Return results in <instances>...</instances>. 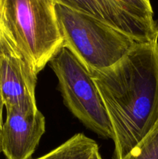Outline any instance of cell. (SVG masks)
<instances>
[{
	"label": "cell",
	"instance_id": "3957f363",
	"mask_svg": "<svg viewBox=\"0 0 158 159\" xmlns=\"http://www.w3.org/2000/svg\"><path fill=\"white\" fill-rule=\"evenodd\" d=\"M63 47L88 68L103 69L115 65L138 42L93 17L55 4Z\"/></svg>",
	"mask_w": 158,
	"mask_h": 159
},
{
	"label": "cell",
	"instance_id": "5b68a950",
	"mask_svg": "<svg viewBox=\"0 0 158 159\" xmlns=\"http://www.w3.org/2000/svg\"><path fill=\"white\" fill-rule=\"evenodd\" d=\"M0 98L6 109L38 110L35 96L37 74L0 32Z\"/></svg>",
	"mask_w": 158,
	"mask_h": 159
},
{
	"label": "cell",
	"instance_id": "30bf717a",
	"mask_svg": "<svg viewBox=\"0 0 158 159\" xmlns=\"http://www.w3.org/2000/svg\"><path fill=\"white\" fill-rule=\"evenodd\" d=\"M127 12L143 21L153 23V10L150 0H115Z\"/></svg>",
	"mask_w": 158,
	"mask_h": 159
},
{
	"label": "cell",
	"instance_id": "4fadbf2b",
	"mask_svg": "<svg viewBox=\"0 0 158 159\" xmlns=\"http://www.w3.org/2000/svg\"><path fill=\"white\" fill-rule=\"evenodd\" d=\"M0 54H1V44H0Z\"/></svg>",
	"mask_w": 158,
	"mask_h": 159
},
{
	"label": "cell",
	"instance_id": "277c9868",
	"mask_svg": "<svg viewBox=\"0 0 158 159\" xmlns=\"http://www.w3.org/2000/svg\"><path fill=\"white\" fill-rule=\"evenodd\" d=\"M68 110L89 130L114 138L111 121L89 70L65 47L49 61Z\"/></svg>",
	"mask_w": 158,
	"mask_h": 159
},
{
	"label": "cell",
	"instance_id": "7a4b0ae2",
	"mask_svg": "<svg viewBox=\"0 0 158 159\" xmlns=\"http://www.w3.org/2000/svg\"><path fill=\"white\" fill-rule=\"evenodd\" d=\"M0 32L37 74L63 47L52 0H0Z\"/></svg>",
	"mask_w": 158,
	"mask_h": 159
},
{
	"label": "cell",
	"instance_id": "ba28073f",
	"mask_svg": "<svg viewBox=\"0 0 158 159\" xmlns=\"http://www.w3.org/2000/svg\"><path fill=\"white\" fill-rule=\"evenodd\" d=\"M99 146L83 134H77L64 144L37 159H89Z\"/></svg>",
	"mask_w": 158,
	"mask_h": 159
},
{
	"label": "cell",
	"instance_id": "8fae6325",
	"mask_svg": "<svg viewBox=\"0 0 158 159\" xmlns=\"http://www.w3.org/2000/svg\"><path fill=\"white\" fill-rule=\"evenodd\" d=\"M89 159H102V157H101L100 154H99V148H97L96 150L94 151V152L92 153V155H91Z\"/></svg>",
	"mask_w": 158,
	"mask_h": 159
},
{
	"label": "cell",
	"instance_id": "7c38bea8",
	"mask_svg": "<svg viewBox=\"0 0 158 159\" xmlns=\"http://www.w3.org/2000/svg\"><path fill=\"white\" fill-rule=\"evenodd\" d=\"M2 127V123L0 122V154H1V152H2V139H1Z\"/></svg>",
	"mask_w": 158,
	"mask_h": 159
},
{
	"label": "cell",
	"instance_id": "52a82bcc",
	"mask_svg": "<svg viewBox=\"0 0 158 159\" xmlns=\"http://www.w3.org/2000/svg\"><path fill=\"white\" fill-rule=\"evenodd\" d=\"M45 132V118L40 111L6 109L1 130L2 149L8 159H29Z\"/></svg>",
	"mask_w": 158,
	"mask_h": 159
},
{
	"label": "cell",
	"instance_id": "6da1fadb",
	"mask_svg": "<svg viewBox=\"0 0 158 159\" xmlns=\"http://www.w3.org/2000/svg\"><path fill=\"white\" fill-rule=\"evenodd\" d=\"M89 71L111 121L115 158L120 159L158 122V40L136 43L115 65Z\"/></svg>",
	"mask_w": 158,
	"mask_h": 159
},
{
	"label": "cell",
	"instance_id": "9c48e42d",
	"mask_svg": "<svg viewBox=\"0 0 158 159\" xmlns=\"http://www.w3.org/2000/svg\"><path fill=\"white\" fill-rule=\"evenodd\" d=\"M120 159H158V122L140 142Z\"/></svg>",
	"mask_w": 158,
	"mask_h": 159
},
{
	"label": "cell",
	"instance_id": "8992f818",
	"mask_svg": "<svg viewBox=\"0 0 158 159\" xmlns=\"http://www.w3.org/2000/svg\"><path fill=\"white\" fill-rule=\"evenodd\" d=\"M93 17L126 34L138 43L158 40V21H143L127 12L115 0H52Z\"/></svg>",
	"mask_w": 158,
	"mask_h": 159
}]
</instances>
